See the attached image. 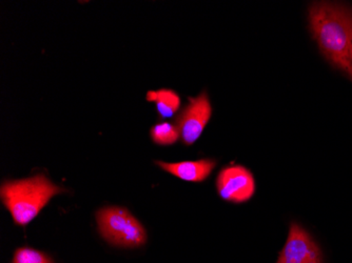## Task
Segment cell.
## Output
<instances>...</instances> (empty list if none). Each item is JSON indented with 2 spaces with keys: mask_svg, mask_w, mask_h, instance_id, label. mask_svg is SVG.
<instances>
[{
  "mask_svg": "<svg viewBox=\"0 0 352 263\" xmlns=\"http://www.w3.org/2000/svg\"><path fill=\"white\" fill-rule=\"evenodd\" d=\"M309 23L322 54L352 80V10L316 3L309 9Z\"/></svg>",
  "mask_w": 352,
  "mask_h": 263,
  "instance_id": "1",
  "label": "cell"
},
{
  "mask_svg": "<svg viewBox=\"0 0 352 263\" xmlns=\"http://www.w3.org/2000/svg\"><path fill=\"white\" fill-rule=\"evenodd\" d=\"M65 189L51 183L43 174L27 179L7 181L1 185V201L9 209L14 222L27 225L57 194Z\"/></svg>",
  "mask_w": 352,
  "mask_h": 263,
  "instance_id": "2",
  "label": "cell"
},
{
  "mask_svg": "<svg viewBox=\"0 0 352 263\" xmlns=\"http://www.w3.org/2000/svg\"><path fill=\"white\" fill-rule=\"evenodd\" d=\"M100 234L111 244L138 248L147 241L145 227L122 207H104L96 214Z\"/></svg>",
  "mask_w": 352,
  "mask_h": 263,
  "instance_id": "3",
  "label": "cell"
},
{
  "mask_svg": "<svg viewBox=\"0 0 352 263\" xmlns=\"http://www.w3.org/2000/svg\"><path fill=\"white\" fill-rule=\"evenodd\" d=\"M212 108L207 93L203 92L195 98L189 97V104L176 119V128L183 144L191 146L201 137L204 128L210 120Z\"/></svg>",
  "mask_w": 352,
  "mask_h": 263,
  "instance_id": "4",
  "label": "cell"
},
{
  "mask_svg": "<svg viewBox=\"0 0 352 263\" xmlns=\"http://www.w3.org/2000/svg\"><path fill=\"white\" fill-rule=\"evenodd\" d=\"M217 187L223 201L233 203H246L255 193L254 177L243 165H231L219 172Z\"/></svg>",
  "mask_w": 352,
  "mask_h": 263,
  "instance_id": "5",
  "label": "cell"
},
{
  "mask_svg": "<svg viewBox=\"0 0 352 263\" xmlns=\"http://www.w3.org/2000/svg\"><path fill=\"white\" fill-rule=\"evenodd\" d=\"M276 263H323L316 241L298 223H292L289 234Z\"/></svg>",
  "mask_w": 352,
  "mask_h": 263,
  "instance_id": "6",
  "label": "cell"
},
{
  "mask_svg": "<svg viewBox=\"0 0 352 263\" xmlns=\"http://www.w3.org/2000/svg\"><path fill=\"white\" fill-rule=\"evenodd\" d=\"M158 167L171 175L189 183H203L214 170L217 161L212 159H201L197 161L156 162Z\"/></svg>",
  "mask_w": 352,
  "mask_h": 263,
  "instance_id": "7",
  "label": "cell"
},
{
  "mask_svg": "<svg viewBox=\"0 0 352 263\" xmlns=\"http://www.w3.org/2000/svg\"><path fill=\"white\" fill-rule=\"evenodd\" d=\"M147 100L155 102L156 110L162 118L172 117L181 106V98L179 94L168 89L150 91L147 93Z\"/></svg>",
  "mask_w": 352,
  "mask_h": 263,
  "instance_id": "8",
  "label": "cell"
},
{
  "mask_svg": "<svg viewBox=\"0 0 352 263\" xmlns=\"http://www.w3.org/2000/svg\"><path fill=\"white\" fill-rule=\"evenodd\" d=\"M150 134H151L152 140L160 146H171L181 137L176 126L169 122L156 124L150 130Z\"/></svg>",
  "mask_w": 352,
  "mask_h": 263,
  "instance_id": "9",
  "label": "cell"
},
{
  "mask_svg": "<svg viewBox=\"0 0 352 263\" xmlns=\"http://www.w3.org/2000/svg\"><path fill=\"white\" fill-rule=\"evenodd\" d=\"M12 263H54L50 257L31 248H21L14 253Z\"/></svg>",
  "mask_w": 352,
  "mask_h": 263,
  "instance_id": "10",
  "label": "cell"
}]
</instances>
